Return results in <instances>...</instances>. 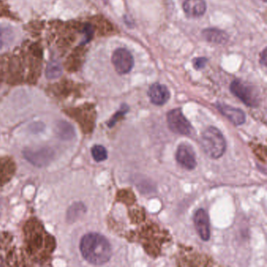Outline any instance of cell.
I'll return each instance as SVG.
<instances>
[{
  "label": "cell",
  "instance_id": "obj_14",
  "mask_svg": "<svg viewBox=\"0 0 267 267\" xmlns=\"http://www.w3.org/2000/svg\"><path fill=\"white\" fill-rule=\"evenodd\" d=\"M203 39L213 44H225L229 40V35L226 31L215 28H205L201 32Z\"/></svg>",
  "mask_w": 267,
  "mask_h": 267
},
{
  "label": "cell",
  "instance_id": "obj_4",
  "mask_svg": "<svg viewBox=\"0 0 267 267\" xmlns=\"http://www.w3.org/2000/svg\"><path fill=\"white\" fill-rule=\"evenodd\" d=\"M230 89L234 96L247 107H259L260 95L259 90L253 85L242 80H235L231 83Z\"/></svg>",
  "mask_w": 267,
  "mask_h": 267
},
{
  "label": "cell",
  "instance_id": "obj_25",
  "mask_svg": "<svg viewBox=\"0 0 267 267\" xmlns=\"http://www.w3.org/2000/svg\"><path fill=\"white\" fill-rule=\"evenodd\" d=\"M262 2L265 3L266 2V0H262Z\"/></svg>",
  "mask_w": 267,
  "mask_h": 267
},
{
  "label": "cell",
  "instance_id": "obj_15",
  "mask_svg": "<svg viewBox=\"0 0 267 267\" xmlns=\"http://www.w3.org/2000/svg\"><path fill=\"white\" fill-rule=\"evenodd\" d=\"M14 38V31L12 27L0 26V50L10 46Z\"/></svg>",
  "mask_w": 267,
  "mask_h": 267
},
{
  "label": "cell",
  "instance_id": "obj_7",
  "mask_svg": "<svg viewBox=\"0 0 267 267\" xmlns=\"http://www.w3.org/2000/svg\"><path fill=\"white\" fill-rule=\"evenodd\" d=\"M111 62L116 72L119 74H126L130 72L135 64L132 53L125 48H119L115 50Z\"/></svg>",
  "mask_w": 267,
  "mask_h": 267
},
{
  "label": "cell",
  "instance_id": "obj_23",
  "mask_svg": "<svg viewBox=\"0 0 267 267\" xmlns=\"http://www.w3.org/2000/svg\"><path fill=\"white\" fill-rule=\"evenodd\" d=\"M260 65L266 66V48L264 49L260 53V60H259Z\"/></svg>",
  "mask_w": 267,
  "mask_h": 267
},
{
  "label": "cell",
  "instance_id": "obj_19",
  "mask_svg": "<svg viewBox=\"0 0 267 267\" xmlns=\"http://www.w3.org/2000/svg\"><path fill=\"white\" fill-rule=\"evenodd\" d=\"M92 158L98 162H104L107 159V151L102 145H95L91 150Z\"/></svg>",
  "mask_w": 267,
  "mask_h": 267
},
{
  "label": "cell",
  "instance_id": "obj_11",
  "mask_svg": "<svg viewBox=\"0 0 267 267\" xmlns=\"http://www.w3.org/2000/svg\"><path fill=\"white\" fill-rule=\"evenodd\" d=\"M216 107L219 110V112L221 113L225 117L227 118L234 125H241L245 122V114L241 109L231 107V106L221 104V103H217L216 104Z\"/></svg>",
  "mask_w": 267,
  "mask_h": 267
},
{
  "label": "cell",
  "instance_id": "obj_18",
  "mask_svg": "<svg viewBox=\"0 0 267 267\" xmlns=\"http://www.w3.org/2000/svg\"><path fill=\"white\" fill-rule=\"evenodd\" d=\"M63 69L59 61L52 60L46 68V75L48 80H56L62 74Z\"/></svg>",
  "mask_w": 267,
  "mask_h": 267
},
{
  "label": "cell",
  "instance_id": "obj_6",
  "mask_svg": "<svg viewBox=\"0 0 267 267\" xmlns=\"http://www.w3.org/2000/svg\"><path fill=\"white\" fill-rule=\"evenodd\" d=\"M23 155L31 165L42 168L51 162L54 158L55 153L53 149L50 147H40L37 149H25Z\"/></svg>",
  "mask_w": 267,
  "mask_h": 267
},
{
  "label": "cell",
  "instance_id": "obj_3",
  "mask_svg": "<svg viewBox=\"0 0 267 267\" xmlns=\"http://www.w3.org/2000/svg\"><path fill=\"white\" fill-rule=\"evenodd\" d=\"M203 150L213 159L221 158L226 151V143L221 131L210 126L203 132L201 138Z\"/></svg>",
  "mask_w": 267,
  "mask_h": 267
},
{
  "label": "cell",
  "instance_id": "obj_24",
  "mask_svg": "<svg viewBox=\"0 0 267 267\" xmlns=\"http://www.w3.org/2000/svg\"><path fill=\"white\" fill-rule=\"evenodd\" d=\"M3 247H4V246L0 244V266H3V265H9L7 259L3 256L2 252H1Z\"/></svg>",
  "mask_w": 267,
  "mask_h": 267
},
{
  "label": "cell",
  "instance_id": "obj_1",
  "mask_svg": "<svg viewBox=\"0 0 267 267\" xmlns=\"http://www.w3.org/2000/svg\"><path fill=\"white\" fill-rule=\"evenodd\" d=\"M25 251L28 257L39 265H44L51 258L56 247L54 238L35 218L28 219L24 227Z\"/></svg>",
  "mask_w": 267,
  "mask_h": 267
},
{
  "label": "cell",
  "instance_id": "obj_16",
  "mask_svg": "<svg viewBox=\"0 0 267 267\" xmlns=\"http://www.w3.org/2000/svg\"><path fill=\"white\" fill-rule=\"evenodd\" d=\"M56 134L62 140H69L75 136L74 127L66 121H61L56 124Z\"/></svg>",
  "mask_w": 267,
  "mask_h": 267
},
{
  "label": "cell",
  "instance_id": "obj_5",
  "mask_svg": "<svg viewBox=\"0 0 267 267\" xmlns=\"http://www.w3.org/2000/svg\"><path fill=\"white\" fill-rule=\"evenodd\" d=\"M167 122L168 128L171 132L183 136L192 135L193 127L190 122L183 116L180 108L171 110L167 114Z\"/></svg>",
  "mask_w": 267,
  "mask_h": 267
},
{
  "label": "cell",
  "instance_id": "obj_17",
  "mask_svg": "<svg viewBox=\"0 0 267 267\" xmlns=\"http://www.w3.org/2000/svg\"><path fill=\"white\" fill-rule=\"evenodd\" d=\"M86 212V208L83 203H74L70 207L67 213L68 222H74L81 217Z\"/></svg>",
  "mask_w": 267,
  "mask_h": 267
},
{
  "label": "cell",
  "instance_id": "obj_9",
  "mask_svg": "<svg viewBox=\"0 0 267 267\" xmlns=\"http://www.w3.org/2000/svg\"><path fill=\"white\" fill-rule=\"evenodd\" d=\"M150 102L157 106H162L166 104L171 97L169 89L165 85L161 83H154L149 88L147 92Z\"/></svg>",
  "mask_w": 267,
  "mask_h": 267
},
{
  "label": "cell",
  "instance_id": "obj_13",
  "mask_svg": "<svg viewBox=\"0 0 267 267\" xmlns=\"http://www.w3.org/2000/svg\"><path fill=\"white\" fill-rule=\"evenodd\" d=\"M15 171L16 165L11 158H0V187L11 180L14 175Z\"/></svg>",
  "mask_w": 267,
  "mask_h": 267
},
{
  "label": "cell",
  "instance_id": "obj_10",
  "mask_svg": "<svg viewBox=\"0 0 267 267\" xmlns=\"http://www.w3.org/2000/svg\"><path fill=\"white\" fill-rule=\"evenodd\" d=\"M195 228L203 241H207L210 238V223L208 213L203 208H200L194 217Z\"/></svg>",
  "mask_w": 267,
  "mask_h": 267
},
{
  "label": "cell",
  "instance_id": "obj_12",
  "mask_svg": "<svg viewBox=\"0 0 267 267\" xmlns=\"http://www.w3.org/2000/svg\"><path fill=\"white\" fill-rule=\"evenodd\" d=\"M183 9L189 18H198L205 14L207 4L205 0H184Z\"/></svg>",
  "mask_w": 267,
  "mask_h": 267
},
{
  "label": "cell",
  "instance_id": "obj_2",
  "mask_svg": "<svg viewBox=\"0 0 267 267\" xmlns=\"http://www.w3.org/2000/svg\"><path fill=\"white\" fill-rule=\"evenodd\" d=\"M80 251L83 258L92 265H103L112 255L111 244L105 237L98 233H89L82 238Z\"/></svg>",
  "mask_w": 267,
  "mask_h": 267
},
{
  "label": "cell",
  "instance_id": "obj_8",
  "mask_svg": "<svg viewBox=\"0 0 267 267\" xmlns=\"http://www.w3.org/2000/svg\"><path fill=\"white\" fill-rule=\"evenodd\" d=\"M177 162L183 168L192 170L197 166L196 156L193 148L186 144H181L176 155Z\"/></svg>",
  "mask_w": 267,
  "mask_h": 267
},
{
  "label": "cell",
  "instance_id": "obj_20",
  "mask_svg": "<svg viewBox=\"0 0 267 267\" xmlns=\"http://www.w3.org/2000/svg\"><path fill=\"white\" fill-rule=\"evenodd\" d=\"M129 107L127 105V104H123L122 106H121L120 109H119V111L116 113L114 116L111 118V120L109 121L108 123H107V125H108L109 128H112L115 125H116L117 121H119L121 118L123 117L126 113L129 111Z\"/></svg>",
  "mask_w": 267,
  "mask_h": 267
},
{
  "label": "cell",
  "instance_id": "obj_22",
  "mask_svg": "<svg viewBox=\"0 0 267 267\" xmlns=\"http://www.w3.org/2000/svg\"><path fill=\"white\" fill-rule=\"evenodd\" d=\"M84 31L86 36H85V41L83 42V43H87L92 40V35H93V29L90 25H87L85 28Z\"/></svg>",
  "mask_w": 267,
  "mask_h": 267
},
{
  "label": "cell",
  "instance_id": "obj_21",
  "mask_svg": "<svg viewBox=\"0 0 267 267\" xmlns=\"http://www.w3.org/2000/svg\"><path fill=\"white\" fill-rule=\"evenodd\" d=\"M208 58L205 56H201V58H196L193 60V66L196 70H201L205 68L207 63H208Z\"/></svg>",
  "mask_w": 267,
  "mask_h": 267
}]
</instances>
